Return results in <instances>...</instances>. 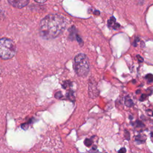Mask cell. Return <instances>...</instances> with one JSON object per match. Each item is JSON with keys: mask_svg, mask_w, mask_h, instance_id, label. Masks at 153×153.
<instances>
[{"mask_svg": "<svg viewBox=\"0 0 153 153\" xmlns=\"http://www.w3.org/2000/svg\"><path fill=\"white\" fill-rule=\"evenodd\" d=\"M66 26V20L63 16L50 14L41 20L39 27V35L44 39H53L61 35Z\"/></svg>", "mask_w": 153, "mask_h": 153, "instance_id": "obj_1", "label": "cell"}, {"mask_svg": "<svg viewBox=\"0 0 153 153\" xmlns=\"http://www.w3.org/2000/svg\"><path fill=\"white\" fill-rule=\"evenodd\" d=\"M74 69L79 76H86L90 71L89 62L87 56L82 53L77 54L74 59Z\"/></svg>", "mask_w": 153, "mask_h": 153, "instance_id": "obj_2", "label": "cell"}, {"mask_svg": "<svg viewBox=\"0 0 153 153\" xmlns=\"http://www.w3.org/2000/svg\"><path fill=\"white\" fill-rule=\"evenodd\" d=\"M16 53V47L14 42L6 38L0 39V57L3 59H10L13 57Z\"/></svg>", "mask_w": 153, "mask_h": 153, "instance_id": "obj_3", "label": "cell"}, {"mask_svg": "<svg viewBox=\"0 0 153 153\" xmlns=\"http://www.w3.org/2000/svg\"><path fill=\"white\" fill-rule=\"evenodd\" d=\"M8 1L10 4L17 8H23L29 3V0H8Z\"/></svg>", "mask_w": 153, "mask_h": 153, "instance_id": "obj_4", "label": "cell"}, {"mask_svg": "<svg viewBox=\"0 0 153 153\" xmlns=\"http://www.w3.org/2000/svg\"><path fill=\"white\" fill-rule=\"evenodd\" d=\"M89 96L90 97H97L99 94V91L97 88L96 83L95 82H89Z\"/></svg>", "mask_w": 153, "mask_h": 153, "instance_id": "obj_5", "label": "cell"}, {"mask_svg": "<svg viewBox=\"0 0 153 153\" xmlns=\"http://www.w3.org/2000/svg\"><path fill=\"white\" fill-rule=\"evenodd\" d=\"M108 26L109 27H112L113 29H118L119 27H120V25H118V23H117L116 22V20H115V18L114 17H111L108 22Z\"/></svg>", "mask_w": 153, "mask_h": 153, "instance_id": "obj_6", "label": "cell"}, {"mask_svg": "<svg viewBox=\"0 0 153 153\" xmlns=\"http://www.w3.org/2000/svg\"><path fill=\"white\" fill-rule=\"evenodd\" d=\"M125 104L128 107H131L133 105V101L131 100V99L130 97H127L125 99Z\"/></svg>", "mask_w": 153, "mask_h": 153, "instance_id": "obj_7", "label": "cell"}, {"mask_svg": "<svg viewBox=\"0 0 153 153\" xmlns=\"http://www.w3.org/2000/svg\"><path fill=\"white\" fill-rule=\"evenodd\" d=\"M146 79L148 80V82H152V78H153V76H152V75L151 74H147L145 76Z\"/></svg>", "mask_w": 153, "mask_h": 153, "instance_id": "obj_8", "label": "cell"}, {"mask_svg": "<svg viewBox=\"0 0 153 153\" xmlns=\"http://www.w3.org/2000/svg\"><path fill=\"white\" fill-rule=\"evenodd\" d=\"M84 144H85L87 146L89 147V146H90L92 145V141H91V139H85V140H84Z\"/></svg>", "mask_w": 153, "mask_h": 153, "instance_id": "obj_9", "label": "cell"}, {"mask_svg": "<svg viewBox=\"0 0 153 153\" xmlns=\"http://www.w3.org/2000/svg\"><path fill=\"white\" fill-rule=\"evenodd\" d=\"M143 137V136H140V135H139V136H137V137H136V141H140L141 142H145L144 140H143V139H142Z\"/></svg>", "mask_w": 153, "mask_h": 153, "instance_id": "obj_10", "label": "cell"}, {"mask_svg": "<svg viewBox=\"0 0 153 153\" xmlns=\"http://www.w3.org/2000/svg\"><path fill=\"white\" fill-rule=\"evenodd\" d=\"M55 97L57 98V99H60V97H62V95L61 94V92L59 91V92H57L56 93V94H55Z\"/></svg>", "mask_w": 153, "mask_h": 153, "instance_id": "obj_11", "label": "cell"}, {"mask_svg": "<svg viewBox=\"0 0 153 153\" xmlns=\"http://www.w3.org/2000/svg\"><path fill=\"white\" fill-rule=\"evenodd\" d=\"M126 152V149L125 148H121L119 151H118V153H125Z\"/></svg>", "mask_w": 153, "mask_h": 153, "instance_id": "obj_12", "label": "cell"}, {"mask_svg": "<svg viewBox=\"0 0 153 153\" xmlns=\"http://www.w3.org/2000/svg\"><path fill=\"white\" fill-rule=\"evenodd\" d=\"M35 2L39 3V4H43L44 2H45L47 0H34Z\"/></svg>", "mask_w": 153, "mask_h": 153, "instance_id": "obj_13", "label": "cell"}, {"mask_svg": "<svg viewBox=\"0 0 153 153\" xmlns=\"http://www.w3.org/2000/svg\"><path fill=\"white\" fill-rule=\"evenodd\" d=\"M146 94H142V96H141V97H140V100H144L146 98Z\"/></svg>", "mask_w": 153, "mask_h": 153, "instance_id": "obj_14", "label": "cell"}, {"mask_svg": "<svg viewBox=\"0 0 153 153\" xmlns=\"http://www.w3.org/2000/svg\"><path fill=\"white\" fill-rule=\"evenodd\" d=\"M137 58H138V60H139V61L140 62H143V59L140 56H137Z\"/></svg>", "mask_w": 153, "mask_h": 153, "instance_id": "obj_15", "label": "cell"}]
</instances>
